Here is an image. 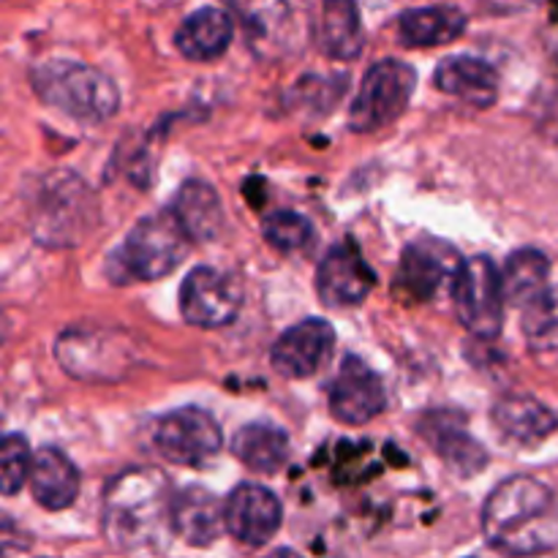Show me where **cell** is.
Here are the masks:
<instances>
[{
	"instance_id": "obj_1",
	"label": "cell",
	"mask_w": 558,
	"mask_h": 558,
	"mask_svg": "<svg viewBox=\"0 0 558 558\" xmlns=\"http://www.w3.org/2000/svg\"><path fill=\"white\" fill-rule=\"evenodd\" d=\"M172 483L153 466L120 472L104 490V537L120 550H161L172 532Z\"/></svg>"
},
{
	"instance_id": "obj_2",
	"label": "cell",
	"mask_w": 558,
	"mask_h": 558,
	"mask_svg": "<svg viewBox=\"0 0 558 558\" xmlns=\"http://www.w3.org/2000/svg\"><path fill=\"white\" fill-rule=\"evenodd\" d=\"M488 545L510 556H539L558 548V499L534 477H510L490 490L483 507Z\"/></svg>"
},
{
	"instance_id": "obj_3",
	"label": "cell",
	"mask_w": 558,
	"mask_h": 558,
	"mask_svg": "<svg viewBox=\"0 0 558 558\" xmlns=\"http://www.w3.org/2000/svg\"><path fill=\"white\" fill-rule=\"evenodd\" d=\"M191 234L174 216V210H158L145 216L129 232L125 243L109 259L112 281H158L178 270L180 262L189 256Z\"/></svg>"
},
{
	"instance_id": "obj_4",
	"label": "cell",
	"mask_w": 558,
	"mask_h": 558,
	"mask_svg": "<svg viewBox=\"0 0 558 558\" xmlns=\"http://www.w3.org/2000/svg\"><path fill=\"white\" fill-rule=\"evenodd\" d=\"M31 80L44 104L82 123H104L120 109L118 85L87 63L47 60L33 69Z\"/></svg>"
},
{
	"instance_id": "obj_5",
	"label": "cell",
	"mask_w": 558,
	"mask_h": 558,
	"mask_svg": "<svg viewBox=\"0 0 558 558\" xmlns=\"http://www.w3.org/2000/svg\"><path fill=\"white\" fill-rule=\"evenodd\" d=\"M54 357L65 374L90 385L123 381L140 365V352L129 332L104 325H76L60 332Z\"/></svg>"
},
{
	"instance_id": "obj_6",
	"label": "cell",
	"mask_w": 558,
	"mask_h": 558,
	"mask_svg": "<svg viewBox=\"0 0 558 558\" xmlns=\"http://www.w3.org/2000/svg\"><path fill=\"white\" fill-rule=\"evenodd\" d=\"M505 289H501V272L488 256H472L461 262L456 278H452V305L472 336L483 341L499 338L505 327Z\"/></svg>"
},
{
	"instance_id": "obj_7",
	"label": "cell",
	"mask_w": 558,
	"mask_h": 558,
	"mask_svg": "<svg viewBox=\"0 0 558 558\" xmlns=\"http://www.w3.org/2000/svg\"><path fill=\"white\" fill-rule=\"evenodd\" d=\"M93 216L96 205L87 194V185L74 174L60 172L44 180L33 210V229L47 245H76L90 229Z\"/></svg>"
},
{
	"instance_id": "obj_8",
	"label": "cell",
	"mask_w": 558,
	"mask_h": 558,
	"mask_svg": "<svg viewBox=\"0 0 558 558\" xmlns=\"http://www.w3.org/2000/svg\"><path fill=\"white\" fill-rule=\"evenodd\" d=\"M414 85V69L401 60H379L371 65L352 104V129L368 134L396 123L412 101Z\"/></svg>"
},
{
	"instance_id": "obj_9",
	"label": "cell",
	"mask_w": 558,
	"mask_h": 558,
	"mask_svg": "<svg viewBox=\"0 0 558 558\" xmlns=\"http://www.w3.org/2000/svg\"><path fill=\"white\" fill-rule=\"evenodd\" d=\"M156 447L178 466H205L221 450V428L205 409L185 407L158 423Z\"/></svg>"
},
{
	"instance_id": "obj_10",
	"label": "cell",
	"mask_w": 558,
	"mask_h": 558,
	"mask_svg": "<svg viewBox=\"0 0 558 558\" xmlns=\"http://www.w3.org/2000/svg\"><path fill=\"white\" fill-rule=\"evenodd\" d=\"M240 287L216 267H194L180 287V314L189 325L216 330L229 325L240 311Z\"/></svg>"
},
{
	"instance_id": "obj_11",
	"label": "cell",
	"mask_w": 558,
	"mask_h": 558,
	"mask_svg": "<svg viewBox=\"0 0 558 558\" xmlns=\"http://www.w3.org/2000/svg\"><path fill=\"white\" fill-rule=\"evenodd\" d=\"M387 409V390L379 374L360 357L343 360L330 385V412L343 425H368Z\"/></svg>"
},
{
	"instance_id": "obj_12",
	"label": "cell",
	"mask_w": 558,
	"mask_h": 558,
	"mask_svg": "<svg viewBox=\"0 0 558 558\" xmlns=\"http://www.w3.org/2000/svg\"><path fill=\"white\" fill-rule=\"evenodd\" d=\"M376 287V272L352 243L332 245L316 270V292L330 308H354Z\"/></svg>"
},
{
	"instance_id": "obj_13",
	"label": "cell",
	"mask_w": 558,
	"mask_h": 558,
	"mask_svg": "<svg viewBox=\"0 0 558 558\" xmlns=\"http://www.w3.org/2000/svg\"><path fill=\"white\" fill-rule=\"evenodd\" d=\"M336 349V330L325 319H305L289 327L276 343H272L270 363L276 374L283 379H308L319 374L322 365L330 360Z\"/></svg>"
},
{
	"instance_id": "obj_14",
	"label": "cell",
	"mask_w": 558,
	"mask_h": 558,
	"mask_svg": "<svg viewBox=\"0 0 558 558\" xmlns=\"http://www.w3.org/2000/svg\"><path fill=\"white\" fill-rule=\"evenodd\" d=\"M223 523L227 532L245 548H259L270 543L281 529V505L262 485L243 483L229 494L223 505Z\"/></svg>"
},
{
	"instance_id": "obj_15",
	"label": "cell",
	"mask_w": 558,
	"mask_h": 558,
	"mask_svg": "<svg viewBox=\"0 0 558 558\" xmlns=\"http://www.w3.org/2000/svg\"><path fill=\"white\" fill-rule=\"evenodd\" d=\"M232 5L243 16L251 41L262 44V49L287 52L300 41L305 25H300V16H305L300 0H232Z\"/></svg>"
},
{
	"instance_id": "obj_16",
	"label": "cell",
	"mask_w": 558,
	"mask_h": 558,
	"mask_svg": "<svg viewBox=\"0 0 558 558\" xmlns=\"http://www.w3.org/2000/svg\"><path fill=\"white\" fill-rule=\"evenodd\" d=\"M496 430L515 447H537L556 434V414L532 396H505L490 412Z\"/></svg>"
},
{
	"instance_id": "obj_17",
	"label": "cell",
	"mask_w": 558,
	"mask_h": 558,
	"mask_svg": "<svg viewBox=\"0 0 558 558\" xmlns=\"http://www.w3.org/2000/svg\"><path fill=\"white\" fill-rule=\"evenodd\" d=\"M436 87L452 98H461L463 104L488 109L499 98V74L485 60L472 54H458V58L441 60L434 76Z\"/></svg>"
},
{
	"instance_id": "obj_18",
	"label": "cell",
	"mask_w": 558,
	"mask_h": 558,
	"mask_svg": "<svg viewBox=\"0 0 558 558\" xmlns=\"http://www.w3.org/2000/svg\"><path fill=\"white\" fill-rule=\"evenodd\" d=\"M420 434H423L425 441L439 452L441 461H445L452 472L463 474V477L477 474L480 469H485V463H488L483 445L469 436V430L458 423L456 414L430 412L428 417L420 423Z\"/></svg>"
},
{
	"instance_id": "obj_19",
	"label": "cell",
	"mask_w": 558,
	"mask_h": 558,
	"mask_svg": "<svg viewBox=\"0 0 558 558\" xmlns=\"http://www.w3.org/2000/svg\"><path fill=\"white\" fill-rule=\"evenodd\" d=\"M227 529L223 507L207 488H185L174 494L172 501V532L194 548H207L221 537Z\"/></svg>"
},
{
	"instance_id": "obj_20",
	"label": "cell",
	"mask_w": 558,
	"mask_h": 558,
	"mask_svg": "<svg viewBox=\"0 0 558 558\" xmlns=\"http://www.w3.org/2000/svg\"><path fill=\"white\" fill-rule=\"evenodd\" d=\"M31 494L44 510H65L80 496V472L65 452L54 447H44L33 456L31 466Z\"/></svg>"
},
{
	"instance_id": "obj_21",
	"label": "cell",
	"mask_w": 558,
	"mask_h": 558,
	"mask_svg": "<svg viewBox=\"0 0 558 558\" xmlns=\"http://www.w3.org/2000/svg\"><path fill=\"white\" fill-rule=\"evenodd\" d=\"M234 38V22L221 9H199L174 33V47L189 60H216L229 49Z\"/></svg>"
},
{
	"instance_id": "obj_22",
	"label": "cell",
	"mask_w": 558,
	"mask_h": 558,
	"mask_svg": "<svg viewBox=\"0 0 558 558\" xmlns=\"http://www.w3.org/2000/svg\"><path fill=\"white\" fill-rule=\"evenodd\" d=\"M461 267V265H458ZM456 254L450 248H445L441 243H420L409 245L403 251L401 262V283L407 287V292L417 300H428L430 294H436V289L447 281V278H456Z\"/></svg>"
},
{
	"instance_id": "obj_23",
	"label": "cell",
	"mask_w": 558,
	"mask_h": 558,
	"mask_svg": "<svg viewBox=\"0 0 558 558\" xmlns=\"http://www.w3.org/2000/svg\"><path fill=\"white\" fill-rule=\"evenodd\" d=\"M398 31H401V41L407 47H441V44H450L463 36L466 14L456 5H425V9L403 11Z\"/></svg>"
},
{
	"instance_id": "obj_24",
	"label": "cell",
	"mask_w": 558,
	"mask_h": 558,
	"mask_svg": "<svg viewBox=\"0 0 558 558\" xmlns=\"http://www.w3.org/2000/svg\"><path fill=\"white\" fill-rule=\"evenodd\" d=\"M172 210L194 243H207L223 229L221 199L205 180H185L183 189L174 196Z\"/></svg>"
},
{
	"instance_id": "obj_25",
	"label": "cell",
	"mask_w": 558,
	"mask_h": 558,
	"mask_svg": "<svg viewBox=\"0 0 558 558\" xmlns=\"http://www.w3.org/2000/svg\"><path fill=\"white\" fill-rule=\"evenodd\" d=\"M319 44L336 60H354L363 52V20L354 0H322Z\"/></svg>"
},
{
	"instance_id": "obj_26",
	"label": "cell",
	"mask_w": 558,
	"mask_h": 558,
	"mask_svg": "<svg viewBox=\"0 0 558 558\" xmlns=\"http://www.w3.org/2000/svg\"><path fill=\"white\" fill-rule=\"evenodd\" d=\"M232 452L254 472L276 474L289 461V436L276 425L251 423L234 434Z\"/></svg>"
},
{
	"instance_id": "obj_27",
	"label": "cell",
	"mask_w": 558,
	"mask_h": 558,
	"mask_svg": "<svg viewBox=\"0 0 558 558\" xmlns=\"http://www.w3.org/2000/svg\"><path fill=\"white\" fill-rule=\"evenodd\" d=\"M550 276V259L537 248H521L507 259L505 270H501V289H505L507 303L523 305L529 300L537 298L545 287H548Z\"/></svg>"
},
{
	"instance_id": "obj_28",
	"label": "cell",
	"mask_w": 558,
	"mask_h": 558,
	"mask_svg": "<svg viewBox=\"0 0 558 558\" xmlns=\"http://www.w3.org/2000/svg\"><path fill=\"white\" fill-rule=\"evenodd\" d=\"M523 336L537 354H558V287H545L523 305Z\"/></svg>"
},
{
	"instance_id": "obj_29",
	"label": "cell",
	"mask_w": 558,
	"mask_h": 558,
	"mask_svg": "<svg viewBox=\"0 0 558 558\" xmlns=\"http://www.w3.org/2000/svg\"><path fill=\"white\" fill-rule=\"evenodd\" d=\"M262 234H265L267 243L272 248H278L281 254H298L314 245V227L305 216L292 210H276L262 221Z\"/></svg>"
},
{
	"instance_id": "obj_30",
	"label": "cell",
	"mask_w": 558,
	"mask_h": 558,
	"mask_svg": "<svg viewBox=\"0 0 558 558\" xmlns=\"http://www.w3.org/2000/svg\"><path fill=\"white\" fill-rule=\"evenodd\" d=\"M33 456L31 445L20 434L0 436V494L14 496L20 494L22 485L31 477Z\"/></svg>"
},
{
	"instance_id": "obj_31",
	"label": "cell",
	"mask_w": 558,
	"mask_h": 558,
	"mask_svg": "<svg viewBox=\"0 0 558 558\" xmlns=\"http://www.w3.org/2000/svg\"><path fill=\"white\" fill-rule=\"evenodd\" d=\"M27 548H31L27 534L5 512H0V554H20Z\"/></svg>"
},
{
	"instance_id": "obj_32",
	"label": "cell",
	"mask_w": 558,
	"mask_h": 558,
	"mask_svg": "<svg viewBox=\"0 0 558 558\" xmlns=\"http://www.w3.org/2000/svg\"><path fill=\"white\" fill-rule=\"evenodd\" d=\"M548 44L550 49L558 54V3L554 5V11H550V22H548Z\"/></svg>"
},
{
	"instance_id": "obj_33",
	"label": "cell",
	"mask_w": 558,
	"mask_h": 558,
	"mask_svg": "<svg viewBox=\"0 0 558 558\" xmlns=\"http://www.w3.org/2000/svg\"><path fill=\"white\" fill-rule=\"evenodd\" d=\"M3 338H5V319L3 314H0V343H3Z\"/></svg>"
}]
</instances>
